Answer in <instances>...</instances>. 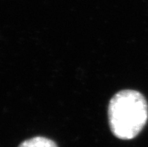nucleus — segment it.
<instances>
[{
  "mask_svg": "<svg viewBox=\"0 0 148 147\" xmlns=\"http://www.w3.org/2000/svg\"><path fill=\"white\" fill-rule=\"evenodd\" d=\"M148 120V104L139 92L120 91L108 105V121L111 132L120 140H132L137 137Z\"/></svg>",
  "mask_w": 148,
  "mask_h": 147,
  "instance_id": "obj_1",
  "label": "nucleus"
},
{
  "mask_svg": "<svg viewBox=\"0 0 148 147\" xmlns=\"http://www.w3.org/2000/svg\"><path fill=\"white\" fill-rule=\"evenodd\" d=\"M18 147H58L53 140L45 137H35L22 142Z\"/></svg>",
  "mask_w": 148,
  "mask_h": 147,
  "instance_id": "obj_2",
  "label": "nucleus"
}]
</instances>
